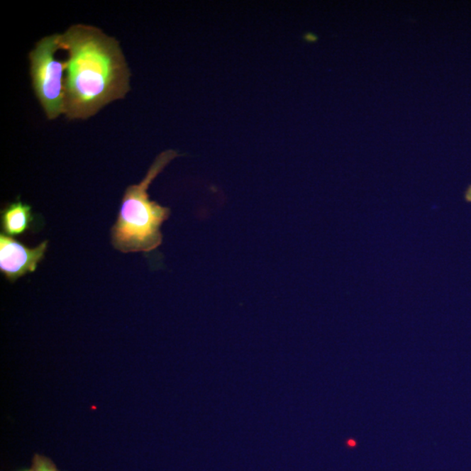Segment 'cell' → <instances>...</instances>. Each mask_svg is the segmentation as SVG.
Instances as JSON below:
<instances>
[{
  "mask_svg": "<svg viewBox=\"0 0 471 471\" xmlns=\"http://www.w3.org/2000/svg\"><path fill=\"white\" fill-rule=\"evenodd\" d=\"M48 241L28 248L21 242L6 234L0 235V271L6 278L14 282L28 272H33L43 260L48 249Z\"/></svg>",
  "mask_w": 471,
  "mask_h": 471,
  "instance_id": "cell-4",
  "label": "cell"
},
{
  "mask_svg": "<svg viewBox=\"0 0 471 471\" xmlns=\"http://www.w3.org/2000/svg\"><path fill=\"white\" fill-rule=\"evenodd\" d=\"M465 200L467 201V202L471 203V185L466 191Z\"/></svg>",
  "mask_w": 471,
  "mask_h": 471,
  "instance_id": "cell-7",
  "label": "cell"
},
{
  "mask_svg": "<svg viewBox=\"0 0 471 471\" xmlns=\"http://www.w3.org/2000/svg\"><path fill=\"white\" fill-rule=\"evenodd\" d=\"M58 50H62L60 34H54L43 38L29 54L33 89L49 120L65 113L67 60L56 58Z\"/></svg>",
  "mask_w": 471,
  "mask_h": 471,
  "instance_id": "cell-3",
  "label": "cell"
},
{
  "mask_svg": "<svg viewBox=\"0 0 471 471\" xmlns=\"http://www.w3.org/2000/svg\"><path fill=\"white\" fill-rule=\"evenodd\" d=\"M38 471H55L54 469L51 468V467H49L48 465H45V463L41 462L40 463L39 465H38L37 468Z\"/></svg>",
  "mask_w": 471,
  "mask_h": 471,
  "instance_id": "cell-6",
  "label": "cell"
},
{
  "mask_svg": "<svg viewBox=\"0 0 471 471\" xmlns=\"http://www.w3.org/2000/svg\"><path fill=\"white\" fill-rule=\"evenodd\" d=\"M33 216L30 205L18 200L4 209L1 226L4 234L13 237L25 233L32 226Z\"/></svg>",
  "mask_w": 471,
  "mask_h": 471,
  "instance_id": "cell-5",
  "label": "cell"
},
{
  "mask_svg": "<svg viewBox=\"0 0 471 471\" xmlns=\"http://www.w3.org/2000/svg\"><path fill=\"white\" fill-rule=\"evenodd\" d=\"M178 157L169 150L158 155L142 182L128 186L121 201L119 215L111 230L113 247L121 253H150L162 242L161 227L170 210L150 199L148 189L169 163Z\"/></svg>",
  "mask_w": 471,
  "mask_h": 471,
  "instance_id": "cell-2",
  "label": "cell"
},
{
  "mask_svg": "<svg viewBox=\"0 0 471 471\" xmlns=\"http://www.w3.org/2000/svg\"><path fill=\"white\" fill-rule=\"evenodd\" d=\"M60 45L68 55L64 113L67 119H89L126 96L131 71L115 38L93 26L78 24L60 34Z\"/></svg>",
  "mask_w": 471,
  "mask_h": 471,
  "instance_id": "cell-1",
  "label": "cell"
}]
</instances>
